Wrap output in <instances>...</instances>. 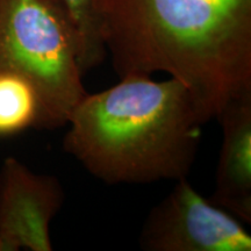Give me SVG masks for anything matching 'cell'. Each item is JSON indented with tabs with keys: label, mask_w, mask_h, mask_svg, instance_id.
<instances>
[{
	"label": "cell",
	"mask_w": 251,
	"mask_h": 251,
	"mask_svg": "<svg viewBox=\"0 0 251 251\" xmlns=\"http://www.w3.org/2000/svg\"><path fill=\"white\" fill-rule=\"evenodd\" d=\"M115 74L165 72L216 120L251 94V0H96Z\"/></svg>",
	"instance_id": "6da1fadb"
},
{
	"label": "cell",
	"mask_w": 251,
	"mask_h": 251,
	"mask_svg": "<svg viewBox=\"0 0 251 251\" xmlns=\"http://www.w3.org/2000/svg\"><path fill=\"white\" fill-rule=\"evenodd\" d=\"M207 124L179 80L120 78L72 111L63 148L108 185L187 178Z\"/></svg>",
	"instance_id": "7a4b0ae2"
},
{
	"label": "cell",
	"mask_w": 251,
	"mask_h": 251,
	"mask_svg": "<svg viewBox=\"0 0 251 251\" xmlns=\"http://www.w3.org/2000/svg\"><path fill=\"white\" fill-rule=\"evenodd\" d=\"M15 74L37 97V129L67 126L87 92L74 25L63 0H0V74Z\"/></svg>",
	"instance_id": "3957f363"
},
{
	"label": "cell",
	"mask_w": 251,
	"mask_h": 251,
	"mask_svg": "<svg viewBox=\"0 0 251 251\" xmlns=\"http://www.w3.org/2000/svg\"><path fill=\"white\" fill-rule=\"evenodd\" d=\"M140 247L146 251H250L251 235L236 216L183 178L147 216Z\"/></svg>",
	"instance_id": "277c9868"
},
{
	"label": "cell",
	"mask_w": 251,
	"mask_h": 251,
	"mask_svg": "<svg viewBox=\"0 0 251 251\" xmlns=\"http://www.w3.org/2000/svg\"><path fill=\"white\" fill-rule=\"evenodd\" d=\"M64 191L57 178L35 174L15 157L0 169V251H51L50 224Z\"/></svg>",
	"instance_id": "5b68a950"
},
{
	"label": "cell",
	"mask_w": 251,
	"mask_h": 251,
	"mask_svg": "<svg viewBox=\"0 0 251 251\" xmlns=\"http://www.w3.org/2000/svg\"><path fill=\"white\" fill-rule=\"evenodd\" d=\"M222 146L211 201L251 224V94L231 101L216 119Z\"/></svg>",
	"instance_id": "8992f818"
},
{
	"label": "cell",
	"mask_w": 251,
	"mask_h": 251,
	"mask_svg": "<svg viewBox=\"0 0 251 251\" xmlns=\"http://www.w3.org/2000/svg\"><path fill=\"white\" fill-rule=\"evenodd\" d=\"M39 102L35 91L15 74H0V136L35 127Z\"/></svg>",
	"instance_id": "52a82bcc"
},
{
	"label": "cell",
	"mask_w": 251,
	"mask_h": 251,
	"mask_svg": "<svg viewBox=\"0 0 251 251\" xmlns=\"http://www.w3.org/2000/svg\"><path fill=\"white\" fill-rule=\"evenodd\" d=\"M76 31L81 74L99 67L107 56L96 0H63Z\"/></svg>",
	"instance_id": "ba28073f"
}]
</instances>
